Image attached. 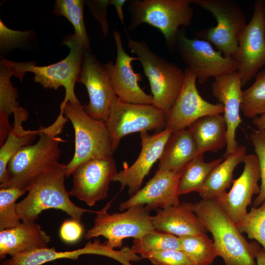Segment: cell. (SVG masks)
<instances>
[{"instance_id": "1", "label": "cell", "mask_w": 265, "mask_h": 265, "mask_svg": "<svg viewBox=\"0 0 265 265\" xmlns=\"http://www.w3.org/2000/svg\"><path fill=\"white\" fill-rule=\"evenodd\" d=\"M67 119L60 110L52 124L38 129V141L22 147L9 160L6 181L0 185V188L15 187L28 190L36 177L58 163L61 152L59 144L61 139L58 135Z\"/></svg>"}, {"instance_id": "7", "label": "cell", "mask_w": 265, "mask_h": 265, "mask_svg": "<svg viewBox=\"0 0 265 265\" xmlns=\"http://www.w3.org/2000/svg\"><path fill=\"white\" fill-rule=\"evenodd\" d=\"M127 46L136 55L149 80L153 98L152 105L167 112L180 92L184 71L153 52L144 41L129 37Z\"/></svg>"}, {"instance_id": "29", "label": "cell", "mask_w": 265, "mask_h": 265, "mask_svg": "<svg viewBox=\"0 0 265 265\" xmlns=\"http://www.w3.org/2000/svg\"><path fill=\"white\" fill-rule=\"evenodd\" d=\"M83 0H56L53 13L66 17L72 24L75 36L81 44L85 51L91 52L90 43L83 20Z\"/></svg>"}, {"instance_id": "36", "label": "cell", "mask_w": 265, "mask_h": 265, "mask_svg": "<svg viewBox=\"0 0 265 265\" xmlns=\"http://www.w3.org/2000/svg\"><path fill=\"white\" fill-rule=\"evenodd\" d=\"M260 167L261 184L260 191L253 201V207L260 206L265 201V131L254 130L250 134Z\"/></svg>"}, {"instance_id": "5", "label": "cell", "mask_w": 265, "mask_h": 265, "mask_svg": "<svg viewBox=\"0 0 265 265\" xmlns=\"http://www.w3.org/2000/svg\"><path fill=\"white\" fill-rule=\"evenodd\" d=\"M192 0H132L128 5L130 30L142 24L158 28L163 35L169 50L175 49L181 26L191 24L193 10Z\"/></svg>"}, {"instance_id": "32", "label": "cell", "mask_w": 265, "mask_h": 265, "mask_svg": "<svg viewBox=\"0 0 265 265\" xmlns=\"http://www.w3.org/2000/svg\"><path fill=\"white\" fill-rule=\"evenodd\" d=\"M131 249L132 253L141 256L163 250H182L178 237L156 229L146 233L140 238L134 239Z\"/></svg>"}, {"instance_id": "23", "label": "cell", "mask_w": 265, "mask_h": 265, "mask_svg": "<svg viewBox=\"0 0 265 265\" xmlns=\"http://www.w3.org/2000/svg\"><path fill=\"white\" fill-rule=\"evenodd\" d=\"M50 241V236L39 225L22 222L14 227L0 231V257L47 248Z\"/></svg>"}, {"instance_id": "27", "label": "cell", "mask_w": 265, "mask_h": 265, "mask_svg": "<svg viewBox=\"0 0 265 265\" xmlns=\"http://www.w3.org/2000/svg\"><path fill=\"white\" fill-rule=\"evenodd\" d=\"M13 74L8 67L0 64V144L2 145L12 128L10 115L20 107L17 90L11 81Z\"/></svg>"}, {"instance_id": "24", "label": "cell", "mask_w": 265, "mask_h": 265, "mask_svg": "<svg viewBox=\"0 0 265 265\" xmlns=\"http://www.w3.org/2000/svg\"><path fill=\"white\" fill-rule=\"evenodd\" d=\"M198 154L217 152L226 145L227 125L221 114L205 116L187 128Z\"/></svg>"}, {"instance_id": "12", "label": "cell", "mask_w": 265, "mask_h": 265, "mask_svg": "<svg viewBox=\"0 0 265 265\" xmlns=\"http://www.w3.org/2000/svg\"><path fill=\"white\" fill-rule=\"evenodd\" d=\"M234 58L242 86L265 65V1L255 2L252 17L239 36Z\"/></svg>"}, {"instance_id": "35", "label": "cell", "mask_w": 265, "mask_h": 265, "mask_svg": "<svg viewBox=\"0 0 265 265\" xmlns=\"http://www.w3.org/2000/svg\"><path fill=\"white\" fill-rule=\"evenodd\" d=\"M242 234L255 239L265 250V201L258 207H252L243 218L235 224Z\"/></svg>"}, {"instance_id": "39", "label": "cell", "mask_w": 265, "mask_h": 265, "mask_svg": "<svg viewBox=\"0 0 265 265\" xmlns=\"http://www.w3.org/2000/svg\"><path fill=\"white\" fill-rule=\"evenodd\" d=\"M85 2L94 18L99 23L103 34L107 36L109 29L107 13L110 0H89Z\"/></svg>"}, {"instance_id": "31", "label": "cell", "mask_w": 265, "mask_h": 265, "mask_svg": "<svg viewBox=\"0 0 265 265\" xmlns=\"http://www.w3.org/2000/svg\"><path fill=\"white\" fill-rule=\"evenodd\" d=\"M38 135L37 130L12 127L0 148V183L6 180L7 167L11 158L22 147L29 145Z\"/></svg>"}, {"instance_id": "42", "label": "cell", "mask_w": 265, "mask_h": 265, "mask_svg": "<svg viewBox=\"0 0 265 265\" xmlns=\"http://www.w3.org/2000/svg\"><path fill=\"white\" fill-rule=\"evenodd\" d=\"M252 122L257 129L265 131V114L253 118Z\"/></svg>"}, {"instance_id": "11", "label": "cell", "mask_w": 265, "mask_h": 265, "mask_svg": "<svg viewBox=\"0 0 265 265\" xmlns=\"http://www.w3.org/2000/svg\"><path fill=\"white\" fill-rule=\"evenodd\" d=\"M175 49L200 84L210 78L215 79L237 71L234 58L225 57L208 41L188 38L183 28L178 32Z\"/></svg>"}, {"instance_id": "15", "label": "cell", "mask_w": 265, "mask_h": 265, "mask_svg": "<svg viewBox=\"0 0 265 265\" xmlns=\"http://www.w3.org/2000/svg\"><path fill=\"white\" fill-rule=\"evenodd\" d=\"M180 92L171 108L166 112V128L173 132L187 129L192 123L205 116L222 114L223 105L204 100L196 87L197 79L186 67Z\"/></svg>"}, {"instance_id": "43", "label": "cell", "mask_w": 265, "mask_h": 265, "mask_svg": "<svg viewBox=\"0 0 265 265\" xmlns=\"http://www.w3.org/2000/svg\"><path fill=\"white\" fill-rule=\"evenodd\" d=\"M256 261L257 265H265V250L262 247L257 256Z\"/></svg>"}, {"instance_id": "14", "label": "cell", "mask_w": 265, "mask_h": 265, "mask_svg": "<svg viewBox=\"0 0 265 265\" xmlns=\"http://www.w3.org/2000/svg\"><path fill=\"white\" fill-rule=\"evenodd\" d=\"M78 82L87 90L89 101L84 105L85 112L92 118L105 122L117 97L105 67L91 52L85 51Z\"/></svg>"}, {"instance_id": "9", "label": "cell", "mask_w": 265, "mask_h": 265, "mask_svg": "<svg viewBox=\"0 0 265 265\" xmlns=\"http://www.w3.org/2000/svg\"><path fill=\"white\" fill-rule=\"evenodd\" d=\"M192 3L209 11L217 22L215 26L199 31V39L208 41L228 58H234L239 36L245 26V16L233 0H192Z\"/></svg>"}, {"instance_id": "6", "label": "cell", "mask_w": 265, "mask_h": 265, "mask_svg": "<svg viewBox=\"0 0 265 265\" xmlns=\"http://www.w3.org/2000/svg\"><path fill=\"white\" fill-rule=\"evenodd\" d=\"M60 109L74 129L75 148L74 156L66 164V177L82 163L91 159L113 156L114 152L107 128L103 121L89 116L80 102H67Z\"/></svg>"}, {"instance_id": "4", "label": "cell", "mask_w": 265, "mask_h": 265, "mask_svg": "<svg viewBox=\"0 0 265 265\" xmlns=\"http://www.w3.org/2000/svg\"><path fill=\"white\" fill-rule=\"evenodd\" d=\"M62 44L69 48V53L64 59L53 64L38 66L34 61L18 62L3 58L0 64L9 68L13 76L21 81L26 73L31 72L34 74V81L41 84L44 89L56 90L63 86L65 94L60 105H63L67 102L79 103L74 88L81 72L85 50L74 34L64 38Z\"/></svg>"}, {"instance_id": "3", "label": "cell", "mask_w": 265, "mask_h": 265, "mask_svg": "<svg viewBox=\"0 0 265 265\" xmlns=\"http://www.w3.org/2000/svg\"><path fill=\"white\" fill-rule=\"evenodd\" d=\"M66 164L57 163L48 168L30 184L26 196L17 204V212L23 222L34 223L44 210H61L71 218L81 222L85 212L97 211L86 210L74 204L65 188Z\"/></svg>"}, {"instance_id": "30", "label": "cell", "mask_w": 265, "mask_h": 265, "mask_svg": "<svg viewBox=\"0 0 265 265\" xmlns=\"http://www.w3.org/2000/svg\"><path fill=\"white\" fill-rule=\"evenodd\" d=\"M181 249L195 265H210L218 253L213 240L207 235L179 237Z\"/></svg>"}, {"instance_id": "22", "label": "cell", "mask_w": 265, "mask_h": 265, "mask_svg": "<svg viewBox=\"0 0 265 265\" xmlns=\"http://www.w3.org/2000/svg\"><path fill=\"white\" fill-rule=\"evenodd\" d=\"M94 254L111 257L119 261L124 258V251H116L100 240L88 242L82 248L73 251H57L54 247L38 249L11 257L1 262V265H42L59 259L77 260L82 254Z\"/></svg>"}, {"instance_id": "34", "label": "cell", "mask_w": 265, "mask_h": 265, "mask_svg": "<svg viewBox=\"0 0 265 265\" xmlns=\"http://www.w3.org/2000/svg\"><path fill=\"white\" fill-rule=\"evenodd\" d=\"M27 191L26 189L15 187L0 188V231L14 227L21 223L16 201Z\"/></svg>"}, {"instance_id": "20", "label": "cell", "mask_w": 265, "mask_h": 265, "mask_svg": "<svg viewBox=\"0 0 265 265\" xmlns=\"http://www.w3.org/2000/svg\"><path fill=\"white\" fill-rule=\"evenodd\" d=\"M242 87L237 71L214 79L212 84V92L224 107L223 117L227 125L225 159L238 147L236 139L238 127L241 123L240 110L242 101Z\"/></svg>"}, {"instance_id": "40", "label": "cell", "mask_w": 265, "mask_h": 265, "mask_svg": "<svg viewBox=\"0 0 265 265\" xmlns=\"http://www.w3.org/2000/svg\"><path fill=\"white\" fill-rule=\"evenodd\" d=\"M83 233V228L80 222L72 218L64 221L59 229L61 239L69 244L78 242Z\"/></svg>"}, {"instance_id": "19", "label": "cell", "mask_w": 265, "mask_h": 265, "mask_svg": "<svg viewBox=\"0 0 265 265\" xmlns=\"http://www.w3.org/2000/svg\"><path fill=\"white\" fill-rule=\"evenodd\" d=\"M184 169L179 171L158 170L143 188L120 204L119 210L122 212L131 207L143 205L151 211L180 204L178 188Z\"/></svg>"}, {"instance_id": "38", "label": "cell", "mask_w": 265, "mask_h": 265, "mask_svg": "<svg viewBox=\"0 0 265 265\" xmlns=\"http://www.w3.org/2000/svg\"><path fill=\"white\" fill-rule=\"evenodd\" d=\"M31 34V30L21 31L10 29L0 19V52L9 51L22 45L27 40Z\"/></svg>"}, {"instance_id": "10", "label": "cell", "mask_w": 265, "mask_h": 265, "mask_svg": "<svg viewBox=\"0 0 265 265\" xmlns=\"http://www.w3.org/2000/svg\"><path fill=\"white\" fill-rule=\"evenodd\" d=\"M104 123L115 151L121 139L128 134L165 129L166 115L153 105L127 103L117 97Z\"/></svg>"}, {"instance_id": "13", "label": "cell", "mask_w": 265, "mask_h": 265, "mask_svg": "<svg viewBox=\"0 0 265 265\" xmlns=\"http://www.w3.org/2000/svg\"><path fill=\"white\" fill-rule=\"evenodd\" d=\"M117 172L113 156L88 160L73 172V186L69 194L93 206L107 197L110 183Z\"/></svg>"}, {"instance_id": "33", "label": "cell", "mask_w": 265, "mask_h": 265, "mask_svg": "<svg viewBox=\"0 0 265 265\" xmlns=\"http://www.w3.org/2000/svg\"><path fill=\"white\" fill-rule=\"evenodd\" d=\"M241 110L252 119L265 114V70L258 72L253 83L242 91Z\"/></svg>"}, {"instance_id": "41", "label": "cell", "mask_w": 265, "mask_h": 265, "mask_svg": "<svg viewBox=\"0 0 265 265\" xmlns=\"http://www.w3.org/2000/svg\"><path fill=\"white\" fill-rule=\"evenodd\" d=\"M126 0H110V5L114 6L119 19L122 24L125 26L123 6L127 2Z\"/></svg>"}, {"instance_id": "18", "label": "cell", "mask_w": 265, "mask_h": 265, "mask_svg": "<svg viewBox=\"0 0 265 265\" xmlns=\"http://www.w3.org/2000/svg\"><path fill=\"white\" fill-rule=\"evenodd\" d=\"M173 132L168 128L152 135L147 132H141V149L138 158L131 166L125 165L123 169L117 173L112 181L119 182L122 189L128 186L130 197L135 194L141 188L144 179L153 165L159 159Z\"/></svg>"}, {"instance_id": "8", "label": "cell", "mask_w": 265, "mask_h": 265, "mask_svg": "<svg viewBox=\"0 0 265 265\" xmlns=\"http://www.w3.org/2000/svg\"><path fill=\"white\" fill-rule=\"evenodd\" d=\"M112 202L111 200L103 209L97 211L93 226L85 234L86 239L103 236L106 239L105 243L114 249L121 247L126 238H140L155 229L150 211L145 206H135L124 212L109 214L107 212Z\"/></svg>"}, {"instance_id": "25", "label": "cell", "mask_w": 265, "mask_h": 265, "mask_svg": "<svg viewBox=\"0 0 265 265\" xmlns=\"http://www.w3.org/2000/svg\"><path fill=\"white\" fill-rule=\"evenodd\" d=\"M197 154L196 146L187 129L174 131L159 159L158 170H182Z\"/></svg>"}, {"instance_id": "16", "label": "cell", "mask_w": 265, "mask_h": 265, "mask_svg": "<svg viewBox=\"0 0 265 265\" xmlns=\"http://www.w3.org/2000/svg\"><path fill=\"white\" fill-rule=\"evenodd\" d=\"M117 55L115 63L112 61L105 64L109 76L114 93L122 101L137 104L152 105V95L146 94L138 84L142 76L133 71L132 63L138 60L130 55L124 49L121 33L113 32Z\"/></svg>"}, {"instance_id": "37", "label": "cell", "mask_w": 265, "mask_h": 265, "mask_svg": "<svg viewBox=\"0 0 265 265\" xmlns=\"http://www.w3.org/2000/svg\"><path fill=\"white\" fill-rule=\"evenodd\" d=\"M154 265H195L182 250H166L150 253L141 256Z\"/></svg>"}, {"instance_id": "26", "label": "cell", "mask_w": 265, "mask_h": 265, "mask_svg": "<svg viewBox=\"0 0 265 265\" xmlns=\"http://www.w3.org/2000/svg\"><path fill=\"white\" fill-rule=\"evenodd\" d=\"M246 154V147L238 146L237 150L228 156L210 173L199 194L204 200H215L226 191L234 181V171L243 161Z\"/></svg>"}, {"instance_id": "28", "label": "cell", "mask_w": 265, "mask_h": 265, "mask_svg": "<svg viewBox=\"0 0 265 265\" xmlns=\"http://www.w3.org/2000/svg\"><path fill=\"white\" fill-rule=\"evenodd\" d=\"M223 161L222 158L207 162L203 154H198L186 166L180 179L178 192L179 195L191 192H199L211 171Z\"/></svg>"}, {"instance_id": "21", "label": "cell", "mask_w": 265, "mask_h": 265, "mask_svg": "<svg viewBox=\"0 0 265 265\" xmlns=\"http://www.w3.org/2000/svg\"><path fill=\"white\" fill-rule=\"evenodd\" d=\"M156 230L178 237L194 235H207L208 232L194 212V204L183 202L159 210L152 216Z\"/></svg>"}, {"instance_id": "2", "label": "cell", "mask_w": 265, "mask_h": 265, "mask_svg": "<svg viewBox=\"0 0 265 265\" xmlns=\"http://www.w3.org/2000/svg\"><path fill=\"white\" fill-rule=\"evenodd\" d=\"M194 207L195 213L212 234L218 256L225 265H257L261 245L247 241L215 200L202 199Z\"/></svg>"}, {"instance_id": "17", "label": "cell", "mask_w": 265, "mask_h": 265, "mask_svg": "<svg viewBox=\"0 0 265 265\" xmlns=\"http://www.w3.org/2000/svg\"><path fill=\"white\" fill-rule=\"evenodd\" d=\"M243 162V170L239 177L233 181L230 190L224 192L215 199L235 224L246 215L253 196L258 194L260 191L258 183L261 179L260 171L257 156L247 155Z\"/></svg>"}]
</instances>
